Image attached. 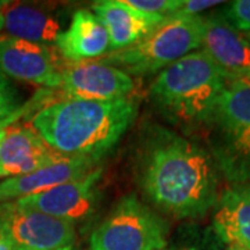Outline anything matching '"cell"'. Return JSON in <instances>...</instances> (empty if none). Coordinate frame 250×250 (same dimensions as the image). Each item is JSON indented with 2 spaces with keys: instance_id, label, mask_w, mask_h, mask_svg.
Instances as JSON below:
<instances>
[{
  "instance_id": "1",
  "label": "cell",
  "mask_w": 250,
  "mask_h": 250,
  "mask_svg": "<svg viewBox=\"0 0 250 250\" xmlns=\"http://www.w3.org/2000/svg\"><path fill=\"white\" fill-rule=\"evenodd\" d=\"M138 182L153 205L178 218L203 217L218 199V170L211 154L168 129H157L143 145Z\"/></svg>"
},
{
  "instance_id": "2",
  "label": "cell",
  "mask_w": 250,
  "mask_h": 250,
  "mask_svg": "<svg viewBox=\"0 0 250 250\" xmlns=\"http://www.w3.org/2000/svg\"><path fill=\"white\" fill-rule=\"evenodd\" d=\"M134 99H62L39 110L31 128L53 150L64 156L100 160L134 124Z\"/></svg>"
},
{
  "instance_id": "3",
  "label": "cell",
  "mask_w": 250,
  "mask_h": 250,
  "mask_svg": "<svg viewBox=\"0 0 250 250\" xmlns=\"http://www.w3.org/2000/svg\"><path fill=\"white\" fill-rule=\"evenodd\" d=\"M227 81L214 62L200 49L159 72L150 86V98L174 120L203 124Z\"/></svg>"
},
{
  "instance_id": "4",
  "label": "cell",
  "mask_w": 250,
  "mask_h": 250,
  "mask_svg": "<svg viewBox=\"0 0 250 250\" xmlns=\"http://www.w3.org/2000/svg\"><path fill=\"white\" fill-rule=\"evenodd\" d=\"M203 125L217 170L232 185L250 184V78L227 81Z\"/></svg>"
},
{
  "instance_id": "5",
  "label": "cell",
  "mask_w": 250,
  "mask_h": 250,
  "mask_svg": "<svg viewBox=\"0 0 250 250\" xmlns=\"http://www.w3.org/2000/svg\"><path fill=\"white\" fill-rule=\"evenodd\" d=\"M202 36L203 14L171 16L136 43L104 54L100 60L131 77H145L163 71L179 59L200 50Z\"/></svg>"
},
{
  "instance_id": "6",
  "label": "cell",
  "mask_w": 250,
  "mask_h": 250,
  "mask_svg": "<svg viewBox=\"0 0 250 250\" xmlns=\"http://www.w3.org/2000/svg\"><path fill=\"white\" fill-rule=\"evenodd\" d=\"M170 225L134 195L123 197L93 229L89 250H163Z\"/></svg>"
},
{
  "instance_id": "7",
  "label": "cell",
  "mask_w": 250,
  "mask_h": 250,
  "mask_svg": "<svg viewBox=\"0 0 250 250\" xmlns=\"http://www.w3.org/2000/svg\"><path fill=\"white\" fill-rule=\"evenodd\" d=\"M0 228L14 250H59L75 242V224L16 202L0 205Z\"/></svg>"
},
{
  "instance_id": "8",
  "label": "cell",
  "mask_w": 250,
  "mask_h": 250,
  "mask_svg": "<svg viewBox=\"0 0 250 250\" xmlns=\"http://www.w3.org/2000/svg\"><path fill=\"white\" fill-rule=\"evenodd\" d=\"M59 89L65 93V99L114 100L129 98L135 90V82L126 72L99 59L67 62L62 67Z\"/></svg>"
},
{
  "instance_id": "9",
  "label": "cell",
  "mask_w": 250,
  "mask_h": 250,
  "mask_svg": "<svg viewBox=\"0 0 250 250\" xmlns=\"http://www.w3.org/2000/svg\"><path fill=\"white\" fill-rule=\"evenodd\" d=\"M62 67L50 46L0 38V72L10 80L59 89Z\"/></svg>"
},
{
  "instance_id": "10",
  "label": "cell",
  "mask_w": 250,
  "mask_h": 250,
  "mask_svg": "<svg viewBox=\"0 0 250 250\" xmlns=\"http://www.w3.org/2000/svg\"><path fill=\"white\" fill-rule=\"evenodd\" d=\"M103 174L102 167H96L81 178L50 188L38 195L14 200L22 207H29L45 214L75 224L85 220L92 213L96 199V188Z\"/></svg>"
},
{
  "instance_id": "11",
  "label": "cell",
  "mask_w": 250,
  "mask_h": 250,
  "mask_svg": "<svg viewBox=\"0 0 250 250\" xmlns=\"http://www.w3.org/2000/svg\"><path fill=\"white\" fill-rule=\"evenodd\" d=\"M227 80L250 78V43L221 13L203 16L202 47Z\"/></svg>"
},
{
  "instance_id": "12",
  "label": "cell",
  "mask_w": 250,
  "mask_h": 250,
  "mask_svg": "<svg viewBox=\"0 0 250 250\" xmlns=\"http://www.w3.org/2000/svg\"><path fill=\"white\" fill-rule=\"evenodd\" d=\"M68 157L53 150L32 128L6 129L0 142V178L27 175Z\"/></svg>"
},
{
  "instance_id": "13",
  "label": "cell",
  "mask_w": 250,
  "mask_h": 250,
  "mask_svg": "<svg viewBox=\"0 0 250 250\" xmlns=\"http://www.w3.org/2000/svg\"><path fill=\"white\" fill-rule=\"evenodd\" d=\"M96 164L98 160L93 159L68 157L27 175L4 179L0 182V205L38 195L60 184L81 178L95 170Z\"/></svg>"
},
{
  "instance_id": "14",
  "label": "cell",
  "mask_w": 250,
  "mask_h": 250,
  "mask_svg": "<svg viewBox=\"0 0 250 250\" xmlns=\"http://www.w3.org/2000/svg\"><path fill=\"white\" fill-rule=\"evenodd\" d=\"M56 47L67 62H89L110 52V38L93 11L81 9L74 13L70 27L57 36Z\"/></svg>"
},
{
  "instance_id": "15",
  "label": "cell",
  "mask_w": 250,
  "mask_h": 250,
  "mask_svg": "<svg viewBox=\"0 0 250 250\" xmlns=\"http://www.w3.org/2000/svg\"><path fill=\"white\" fill-rule=\"evenodd\" d=\"M92 10L107 29L110 52L134 45L166 20L146 16L131 7L125 0L95 1L92 4Z\"/></svg>"
},
{
  "instance_id": "16",
  "label": "cell",
  "mask_w": 250,
  "mask_h": 250,
  "mask_svg": "<svg viewBox=\"0 0 250 250\" xmlns=\"http://www.w3.org/2000/svg\"><path fill=\"white\" fill-rule=\"evenodd\" d=\"M214 207L213 228L220 239L250 250V184L225 189Z\"/></svg>"
},
{
  "instance_id": "17",
  "label": "cell",
  "mask_w": 250,
  "mask_h": 250,
  "mask_svg": "<svg viewBox=\"0 0 250 250\" xmlns=\"http://www.w3.org/2000/svg\"><path fill=\"white\" fill-rule=\"evenodd\" d=\"M3 29L7 36L39 45H56L62 32L59 20L45 10L29 4H11L4 7Z\"/></svg>"
},
{
  "instance_id": "18",
  "label": "cell",
  "mask_w": 250,
  "mask_h": 250,
  "mask_svg": "<svg viewBox=\"0 0 250 250\" xmlns=\"http://www.w3.org/2000/svg\"><path fill=\"white\" fill-rule=\"evenodd\" d=\"M220 13L236 31L243 35H250V0L225 3Z\"/></svg>"
},
{
  "instance_id": "19",
  "label": "cell",
  "mask_w": 250,
  "mask_h": 250,
  "mask_svg": "<svg viewBox=\"0 0 250 250\" xmlns=\"http://www.w3.org/2000/svg\"><path fill=\"white\" fill-rule=\"evenodd\" d=\"M131 7L146 16L168 18L174 16L182 6L184 0H125Z\"/></svg>"
},
{
  "instance_id": "20",
  "label": "cell",
  "mask_w": 250,
  "mask_h": 250,
  "mask_svg": "<svg viewBox=\"0 0 250 250\" xmlns=\"http://www.w3.org/2000/svg\"><path fill=\"white\" fill-rule=\"evenodd\" d=\"M21 104V96L18 89L6 75L0 72V121L14 114Z\"/></svg>"
},
{
  "instance_id": "21",
  "label": "cell",
  "mask_w": 250,
  "mask_h": 250,
  "mask_svg": "<svg viewBox=\"0 0 250 250\" xmlns=\"http://www.w3.org/2000/svg\"><path fill=\"white\" fill-rule=\"evenodd\" d=\"M224 4L223 1H208V0H184L181 9L174 16H202V11L211 9L214 6Z\"/></svg>"
},
{
  "instance_id": "22",
  "label": "cell",
  "mask_w": 250,
  "mask_h": 250,
  "mask_svg": "<svg viewBox=\"0 0 250 250\" xmlns=\"http://www.w3.org/2000/svg\"><path fill=\"white\" fill-rule=\"evenodd\" d=\"M0 250H14V246L9 239V236L1 228H0Z\"/></svg>"
},
{
  "instance_id": "23",
  "label": "cell",
  "mask_w": 250,
  "mask_h": 250,
  "mask_svg": "<svg viewBox=\"0 0 250 250\" xmlns=\"http://www.w3.org/2000/svg\"><path fill=\"white\" fill-rule=\"evenodd\" d=\"M7 3H3L0 1V31L3 29V13H4V7H6Z\"/></svg>"
},
{
  "instance_id": "24",
  "label": "cell",
  "mask_w": 250,
  "mask_h": 250,
  "mask_svg": "<svg viewBox=\"0 0 250 250\" xmlns=\"http://www.w3.org/2000/svg\"><path fill=\"white\" fill-rule=\"evenodd\" d=\"M227 250H245V249L241 248V246H236V245H228Z\"/></svg>"
},
{
  "instance_id": "25",
  "label": "cell",
  "mask_w": 250,
  "mask_h": 250,
  "mask_svg": "<svg viewBox=\"0 0 250 250\" xmlns=\"http://www.w3.org/2000/svg\"><path fill=\"white\" fill-rule=\"evenodd\" d=\"M4 135H6V129L0 128V142H1V139L4 138Z\"/></svg>"
},
{
  "instance_id": "26",
  "label": "cell",
  "mask_w": 250,
  "mask_h": 250,
  "mask_svg": "<svg viewBox=\"0 0 250 250\" xmlns=\"http://www.w3.org/2000/svg\"><path fill=\"white\" fill-rule=\"evenodd\" d=\"M59 250H75L74 246H68V248H64V249H59Z\"/></svg>"
},
{
  "instance_id": "27",
  "label": "cell",
  "mask_w": 250,
  "mask_h": 250,
  "mask_svg": "<svg viewBox=\"0 0 250 250\" xmlns=\"http://www.w3.org/2000/svg\"><path fill=\"white\" fill-rule=\"evenodd\" d=\"M181 250H199L196 248H185V249H181Z\"/></svg>"
},
{
  "instance_id": "28",
  "label": "cell",
  "mask_w": 250,
  "mask_h": 250,
  "mask_svg": "<svg viewBox=\"0 0 250 250\" xmlns=\"http://www.w3.org/2000/svg\"><path fill=\"white\" fill-rule=\"evenodd\" d=\"M245 36H246V39L249 41V43H250V35H245Z\"/></svg>"
}]
</instances>
